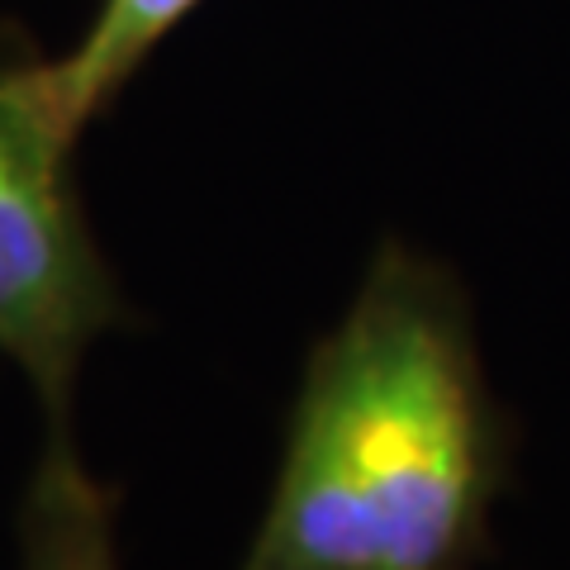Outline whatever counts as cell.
Masks as SVG:
<instances>
[{
    "label": "cell",
    "instance_id": "cell-4",
    "mask_svg": "<svg viewBox=\"0 0 570 570\" xmlns=\"http://www.w3.org/2000/svg\"><path fill=\"white\" fill-rule=\"evenodd\" d=\"M205 0H100L91 24L67 58H52V81L71 124L86 134L129 91L148 58L181 29Z\"/></svg>",
    "mask_w": 570,
    "mask_h": 570
},
{
    "label": "cell",
    "instance_id": "cell-3",
    "mask_svg": "<svg viewBox=\"0 0 570 570\" xmlns=\"http://www.w3.org/2000/svg\"><path fill=\"white\" fill-rule=\"evenodd\" d=\"M119 494L86 471L67 423H48L20 504V570H119Z\"/></svg>",
    "mask_w": 570,
    "mask_h": 570
},
{
    "label": "cell",
    "instance_id": "cell-2",
    "mask_svg": "<svg viewBox=\"0 0 570 570\" xmlns=\"http://www.w3.org/2000/svg\"><path fill=\"white\" fill-rule=\"evenodd\" d=\"M77 138L52 58L0 33V352L24 371L48 423L71 419L96 337L134 318L86 219Z\"/></svg>",
    "mask_w": 570,
    "mask_h": 570
},
{
    "label": "cell",
    "instance_id": "cell-1",
    "mask_svg": "<svg viewBox=\"0 0 570 570\" xmlns=\"http://www.w3.org/2000/svg\"><path fill=\"white\" fill-rule=\"evenodd\" d=\"M513 423L448 262L385 238L305 356L272 499L238 570H475Z\"/></svg>",
    "mask_w": 570,
    "mask_h": 570
}]
</instances>
